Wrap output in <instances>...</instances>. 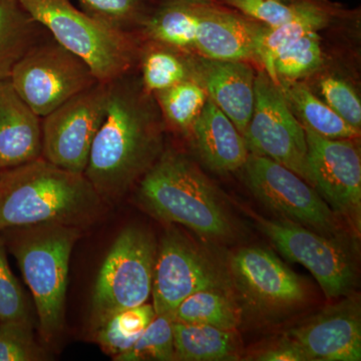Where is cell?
<instances>
[{
    "instance_id": "obj_12",
    "label": "cell",
    "mask_w": 361,
    "mask_h": 361,
    "mask_svg": "<svg viewBox=\"0 0 361 361\" xmlns=\"http://www.w3.org/2000/svg\"><path fill=\"white\" fill-rule=\"evenodd\" d=\"M258 223L282 255L310 271L327 298H337L350 290L355 264L341 242L290 220L259 218Z\"/></svg>"
},
{
    "instance_id": "obj_15",
    "label": "cell",
    "mask_w": 361,
    "mask_h": 361,
    "mask_svg": "<svg viewBox=\"0 0 361 361\" xmlns=\"http://www.w3.org/2000/svg\"><path fill=\"white\" fill-rule=\"evenodd\" d=\"M231 271L247 298L261 307H291L305 299L302 280L267 249H241L233 256Z\"/></svg>"
},
{
    "instance_id": "obj_24",
    "label": "cell",
    "mask_w": 361,
    "mask_h": 361,
    "mask_svg": "<svg viewBox=\"0 0 361 361\" xmlns=\"http://www.w3.org/2000/svg\"><path fill=\"white\" fill-rule=\"evenodd\" d=\"M156 313L148 303L113 313L94 325L97 343L114 360L133 348Z\"/></svg>"
},
{
    "instance_id": "obj_21",
    "label": "cell",
    "mask_w": 361,
    "mask_h": 361,
    "mask_svg": "<svg viewBox=\"0 0 361 361\" xmlns=\"http://www.w3.org/2000/svg\"><path fill=\"white\" fill-rule=\"evenodd\" d=\"M42 27L20 0H0V80L11 78L13 66L37 44Z\"/></svg>"
},
{
    "instance_id": "obj_13",
    "label": "cell",
    "mask_w": 361,
    "mask_h": 361,
    "mask_svg": "<svg viewBox=\"0 0 361 361\" xmlns=\"http://www.w3.org/2000/svg\"><path fill=\"white\" fill-rule=\"evenodd\" d=\"M311 186L334 210L360 227L361 160L351 140L329 139L304 126Z\"/></svg>"
},
{
    "instance_id": "obj_23",
    "label": "cell",
    "mask_w": 361,
    "mask_h": 361,
    "mask_svg": "<svg viewBox=\"0 0 361 361\" xmlns=\"http://www.w3.org/2000/svg\"><path fill=\"white\" fill-rule=\"evenodd\" d=\"M289 106L301 116L306 127L329 139L353 140L360 130L346 123L341 116L318 99L307 85L291 82L280 85Z\"/></svg>"
},
{
    "instance_id": "obj_17",
    "label": "cell",
    "mask_w": 361,
    "mask_h": 361,
    "mask_svg": "<svg viewBox=\"0 0 361 361\" xmlns=\"http://www.w3.org/2000/svg\"><path fill=\"white\" fill-rule=\"evenodd\" d=\"M195 80L242 135L245 134L255 103L256 73L243 61L192 59Z\"/></svg>"
},
{
    "instance_id": "obj_8",
    "label": "cell",
    "mask_w": 361,
    "mask_h": 361,
    "mask_svg": "<svg viewBox=\"0 0 361 361\" xmlns=\"http://www.w3.org/2000/svg\"><path fill=\"white\" fill-rule=\"evenodd\" d=\"M243 137L250 154L281 164L311 186L305 130L280 85L264 71L256 75L253 114Z\"/></svg>"
},
{
    "instance_id": "obj_27",
    "label": "cell",
    "mask_w": 361,
    "mask_h": 361,
    "mask_svg": "<svg viewBox=\"0 0 361 361\" xmlns=\"http://www.w3.org/2000/svg\"><path fill=\"white\" fill-rule=\"evenodd\" d=\"M153 94L166 120L176 129L186 133H189L208 101L206 90L195 78L159 90Z\"/></svg>"
},
{
    "instance_id": "obj_9",
    "label": "cell",
    "mask_w": 361,
    "mask_h": 361,
    "mask_svg": "<svg viewBox=\"0 0 361 361\" xmlns=\"http://www.w3.org/2000/svg\"><path fill=\"white\" fill-rule=\"evenodd\" d=\"M109 85L97 82L42 121V158L84 174L90 149L108 108Z\"/></svg>"
},
{
    "instance_id": "obj_20",
    "label": "cell",
    "mask_w": 361,
    "mask_h": 361,
    "mask_svg": "<svg viewBox=\"0 0 361 361\" xmlns=\"http://www.w3.org/2000/svg\"><path fill=\"white\" fill-rule=\"evenodd\" d=\"M334 13L336 9L324 0H303L298 13L290 20L276 27L266 26L258 42L257 59L275 84L279 85L274 71L278 54L306 33L326 27Z\"/></svg>"
},
{
    "instance_id": "obj_35",
    "label": "cell",
    "mask_w": 361,
    "mask_h": 361,
    "mask_svg": "<svg viewBox=\"0 0 361 361\" xmlns=\"http://www.w3.org/2000/svg\"><path fill=\"white\" fill-rule=\"evenodd\" d=\"M261 361H307V356L295 344L286 341L276 348L268 349L256 358Z\"/></svg>"
},
{
    "instance_id": "obj_19",
    "label": "cell",
    "mask_w": 361,
    "mask_h": 361,
    "mask_svg": "<svg viewBox=\"0 0 361 361\" xmlns=\"http://www.w3.org/2000/svg\"><path fill=\"white\" fill-rule=\"evenodd\" d=\"M189 134L201 160L220 174L243 168L250 155L243 135L210 99Z\"/></svg>"
},
{
    "instance_id": "obj_18",
    "label": "cell",
    "mask_w": 361,
    "mask_h": 361,
    "mask_svg": "<svg viewBox=\"0 0 361 361\" xmlns=\"http://www.w3.org/2000/svg\"><path fill=\"white\" fill-rule=\"evenodd\" d=\"M16 92L0 80V171L42 157V120Z\"/></svg>"
},
{
    "instance_id": "obj_29",
    "label": "cell",
    "mask_w": 361,
    "mask_h": 361,
    "mask_svg": "<svg viewBox=\"0 0 361 361\" xmlns=\"http://www.w3.org/2000/svg\"><path fill=\"white\" fill-rule=\"evenodd\" d=\"M175 360L173 320L169 315H156L140 338L115 361Z\"/></svg>"
},
{
    "instance_id": "obj_5",
    "label": "cell",
    "mask_w": 361,
    "mask_h": 361,
    "mask_svg": "<svg viewBox=\"0 0 361 361\" xmlns=\"http://www.w3.org/2000/svg\"><path fill=\"white\" fill-rule=\"evenodd\" d=\"M33 20L54 40L89 65L102 82L129 73L137 49L128 32L94 20L71 0H20Z\"/></svg>"
},
{
    "instance_id": "obj_3",
    "label": "cell",
    "mask_w": 361,
    "mask_h": 361,
    "mask_svg": "<svg viewBox=\"0 0 361 361\" xmlns=\"http://www.w3.org/2000/svg\"><path fill=\"white\" fill-rule=\"evenodd\" d=\"M139 182L137 203L157 219L186 226L207 238L232 234L231 219L219 192L183 154L163 152Z\"/></svg>"
},
{
    "instance_id": "obj_30",
    "label": "cell",
    "mask_w": 361,
    "mask_h": 361,
    "mask_svg": "<svg viewBox=\"0 0 361 361\" xmlns=\"http://www.w3.org/2000/svg\"><path fill=\"white\" fill-rule=\"evenodd\" d=\"M80 9L94 20L128 32L142 25L149 11L146 0H77Z\"/></svg>"
},
{
    "instance_id": "obj_26",
    "label": "cell",
    "mask_w": 361,
    "mask_h": 361,
    "mask_svg": "<svg viewBox=\"0 0 361 361\" xmlns=\"http://www.w3.org/2000/svg\"><path fill=\"white\" fill-rule=\"evenodd\" d=\"M142 58V87L149 94L194 78L192 59L182 51L153 42Z\"/></svg>"
},
{
    "instance_id": "obj_6",
    "label": "cell",
    "mask_w": 361,
    "mask_h": 361,
    "mask_svg": "<svg viewBox=\"0 0 361 361\" xmlns=\"http://www.w3.org/2000/svg\"><path fill=\"white\" fill-rule=\"evenodd\" d=\"M157 243L137 226L116 237L97 274L92 299L94 324L118 312L142 305L152 294Z\"/></svg>"
},
{
    "instance_id": "obj_16",
    "label": "cell",
    "mask_w": 361,
    "mask_h": 361,
    "mask_svg": "<svg viewBox=\"0 0 361 361\" xmlns=\"http://www.w3.org/2000/svg\"><path fill=\"white\" fill-rule=\"evenodd\" d=\"M265 28L218 0H202L192 51L219 61L257 59L258 42Z\"/></svg>"
},
{
    "instance_id": "obj_11",
    "label": "cell",
    "mask_w": 361,
    "mask_h": 361,
    "mask_svg": "<svg viewBox=\"0 0 361 361\" xmlns=\"http://www.w3.org/2000/svg\"><path fill=\"white\" fill-rule=\"evenodd\" d=\"M227 284L223 271L190 240L173 230L164 234L152 285L156 315L171 317L186 297L206 289L226 290Z\"/></svg>"
},
{
    "instance_id": "obj_34",
    "label": "cell",
    "mask_w": 361,
    "mask_h": 361,
    "mask_svg": "<svg viewBox=\"0 0 361 361\" xmlns=\"http://www.w3.org/2000/svg\"><path fill=\"white\" fill-rule=\"evenodd\" d=\"M319 90L323 102L346 123L360 130L361 103L353 87L342 78L326 77L320 80Z\"/></svg>"
},
{
    "instance_id": "obj_2",
    "label": "cell",
    "mask_w": 361,
    "mask_h": 361,
    "mask_svg": "<svg viewBox=\"0 0 361 361\" xmlns=\"http://www.w3.org/2000/svg\"><path fill=\"white\" fill-rule=\"evenodd\" d=\"M104 204L85 174L42 157L0 171V231L37 224L84 229L99 220Z\"/></svg>"
},
{
    "instance_id": "obj_33",
    "label": "cell",
    "mask_w": 361,
    "mask_h": 361,
    "mask_svg": "<svg viewBox=\"0 0 361 361\" xmlns=\"http://www.w3.org/2000/svg\"><path fill=\"white\" fill-rule=\"evenodd\" d=\"M6 249V241L0 235V322L32 320L27 298L9 267Z\"/></svg>"
},
{
    "instance_id": "obj_32",
    "label": "cell",
    "mask_w": 361,
    "mask_h": 361,
    "mask_svg": "<svg viewBox=\"0 0 361 361\" xmlns=\"http://www.w3.org/2000/svg\"><path fill=\"white\" fill-rule=\"evenodd\" d=\"M251 20L276 27L293 18L303 0H218Z\"/></svg>"
},
{
    "instance_id": "obj_7",
    "label": "cell",
    "mask_w": 361,
    "mask_h": 361,
    "mask_svg": "<svg viewBox=\"0 0 361 361\" xmlns=\"http://www.w3.org/2000/svg\"><path fill=\"white\" fill-rule=\"evenodd\" d=\"M9 80L40 118L99 82L85 61L54 39L30 47L13 66Z\"/></svg>"
},
{
    "instance_id": "obj_22",
    "label": "cell",
    "mask_w": 361,
    "mask_h": 361,
    "mask_svg": "<svg viewBox=\"0 0 361 361\" xmlns=\"http://www.w3.org/2000/svg\"><path fill=\"white\" fill-rule=\"evenodd\" d=\"M175 360L216 361L234 357L236 339L231 330L173 322Z\"/></svg>"
},
{
    "instance_id": "obj_28",
    "label": "cell",
    "mask_w": 361,
    "mask_h": 361,
    "mask_svg": "<svg viewBox=\"0 0 361 361\" xmlns=\"http://www.w3.org/2000/svg\"><path fill=\"white\" fill-rule=\"evenodd\" d=\"M322 65L320 37L318 32H311L278 54L274 61V71L278 82L291 84L314 73Z\"/></svg>"
},
{
    "instance_id": "obj_1",
    "label": "cell",
    "mask_w": 361,
    "mask_h": 361,
    "mask_svg": "<svg viewBox=\"0 0 361 361\" xmlns=\"http://www.w3.org/2000/svg\"><path fill=\"white\" fill-rule=\"evenodd\" d=\"M126 75L108 82L106 116L84 173L104 202L120 200L163 153L155 104Z\"/></svg>"
},
{
    "instance_id": "obj_10",
    "label": "cell",
    "mask_w": 361,
    "mask_h": 361,
    "mask_svg": "<svg viewBox=\"0 0 361 361\" xmlns=\"http://www.w3.org/2000/svg\"><path fill=\"white\" fill-rule=\"evenodd\" d=\"M252 193L271 210L308 229L334 237L339 223L334 211L306 180L267 157L250 154L245 165Z\"/></svg>"
},
{
    "instance_id": "obj_14",
    "label": "cell",
    "mask_w": 361,
    "mask_h": 361,
    "mask_svg": "<svg viewBox=\"0 0 361 361\" xmlns=\"http://www.w3.org/2000/svg\"><path fill=\"white\" fill-rule=\"evenodd\" d=\"M287 341L300 348L308 360L360 361V306L356 301L344 300L325 308L291 329Z\"/></svg>"
},
{
    "instance_id": "obj_4",
    "label": "cell",
    "mask_w": 361,
    "mask_h": 361,
    "mask_svg": "<svg viewBox=\"0 0 361 361\" xmlns=\"http://www.w3.org/2000/svg\"><path fill=\"white\" fill-rule=\"evenodd\" d=\"M6 248L18 261L32 291L40 336L49 343L65 325L66 289L71 252L82 229L61 224H37L2 230Z\"/></svg>"
},
{
    "instance_id": "obj_31",
    "label": "cell",
    "mask_w": 361,
    "mask_h": 361,
    "mask_svg": "<svg viewBox=\"0 0 361 361\" xmlns=\"http://www.w3.org/2000/svg\"><path fill=\"white\" fill-rule=\"evenodd\" d=\"M49 355L35 341L32 320L0 322V361H42Z\"/></svg>"
},
{
    "instance_id": "obj_25",
    "label": "cell",
    "mask_w": 361,
    "mask_h": 361,
    "mask_svg": "<svg viewBox=\"0 0 361 361\" xmlns=\"http://www.w3.org/2000/svg\"><path fill=\"white\" fill-rule=\"evenodd\" d=\"M171 317L176 322L210 325L231 331L239 324L236 305L221 289L195 292L178 305Z\"/></svg>"
}]
</instances>
